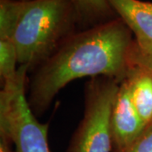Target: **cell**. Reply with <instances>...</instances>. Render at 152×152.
Here are the masks:
<instances>
[{"mask_svg": "<svg viewBox=\"0 0 152 152\" xmlns=\"http://www.w3.org/2000/svg\"><path fill=\"white\" fill-rule=\"evenodd\" d=\"M134 43L133 33L120 18L77 31L31 72L27 100L34 114H43L58 94L77 79L104 76L124 80L134 65Z\"/></svg>", "mask_w": 152, "mask_h": 152, "instance_id": "cell-1", "label": "cell"}, {"mask_svg": "<svg viewBox=\"0 0 152 152\" xmlns=\"http://www.w3.org/2000/svg\"><path fill=\"white\" fill-rule=\"evenodd\" d=\"M79 31L69 0H27L13 42L20 65L34 71Z\"/></svg>", "mask_w": 152, "mask_h": 152, "instance_id": "cell-2", "label": "cell"}, {"mask_svg": "<svg viewBox=\"0 0 152 152\" xmlns=\"http://www.w3.org/2000/svg\"><path fill=\"white\" fill-rule=\"evenodd\" d=\"M29 67L20 65L15 79L2 85L0 91V132L5 134L15 152H51L49 124H42L28 103Z\"/></svg>", "mask_w": 152, "mask_h": 152, "instance_id": "cell-3", "label": "cell"}, {"mask_svg": "<svg viewBox=\"0 0 152 152\" xmlns=\"http://www.w3.org/2000/svg\"><path fill=\"white\" fill-rule=\"evenodd\" d=\"M120 83L91 78L85 86V110L66 152H113L111 113Z\"/></svg>", "mask_w": 152, "mask_h": 152, "instance_id": "cell-4", "label": "cell"}, {"mask_svg": "<svg viewBox=\"0 0 152 152\" xmlns=\"http://www.w3.org/2000/svg\"><path fill=\"white\" fill-rule=\"evenodd\" d=\"M110 124L113 152L124 151L129 146L145 129L133 104L126 80L120 83L116 94Z\"/></svg>", "mask_w": 152, "mask_h": 152, "instance_id": "cell-5", "label": "cell"}, {"mask_svg": "<svg viewBox=\"0 0 152 152\" xmlns=\"http://www.w3.org/2000/svg\"><path fill=\"white\" fill-rule=\"evenodd\" d=\"M118 18L134 36L133 53L152 55V2L141 0H107Z\"/></svg>", "mask_w": 152, "mask_h": 152, "instance_id": "cell-6", "label": "cell"}, {"mask_svg": "<svg viewBox=\"0 0 152 152\" xmlns=\"http://www.w3.org/2000/svg\"><path fill=\"white\" fill-rule=\"evenodd\" d=\"M125 80L133 104L146 127L152 124V69L134 64Z\"/></svg>", "mask_w": 152, "mask_h": 152, "instance_id": "cell-7", "label": "cell"}, {"mask_svg": "<svg viewBox=\"0 0 152 152\" xmlns=\"http://www.w3.org/2000/svg\"><path fill=\"white\" fill-rule=\"evenodd\" d=\"M75 10L79 31L118 18L107 0H69Z\"/></svg>", "mask_w": 152, "mask_h": 152, "instance_id": "cell-8", "label": "cell"}, {"mask_svg": "<svg viewBox=\"0 0 152 152\" xmlns=\"http://www.w3.org/2000/svg\"><path fill=\"white\" fill-rule=\"evenodd\" d=\"M27 0H0V40L13 41Z\"/></svg>", "mask_w": 152, "mask_h": 152, "instance_id": "cell-9", "label": "cell"}, {"mask_svg": "<svg viewBox=\"0 0 152 152\" xmlns=\"http://www.w3.org/2000/svg\"><path fill=\"white\" fill-rule=\"evenodd\" d=\"M18 68V55L14 42L0 40V78L2 85L15 78Z\"/></svg>", "mask_w": 152, "mask_h": 152, "instance_id": "cell-10", "label": "cell"}, {"mask_svg": "<svg viewBox=\"0 0 152 152\" xmlns=\"http://www.w3.org/2000/svg\"><path fill=\"white\" fill-rule=\"evenodd\" d=\"M117 152H152V124L145 127L140 135L129 146Z\"/></svg>", "mask_w": 152, "mask_h": 152, "instance_id": "cell-11", "label": "cell"}, {"mask_svg": "<svg viewBox=\"0 0 152 152\" xmlns=\"http://www.w3.org/2000/svg\"><path fill=\"white\" fill-rule=\"evenodd\" d=\"M0 152H15L9 137L2 132H0Z\"/></svg>", "mask_w": 152, "mask_h": 152, "instance_id": "cell-12", "label": "cell"}, {"mask_svg": "<svg viewBox=\"0 0 152 152\" xmlns=\"http://www.w3.org/2000/svg\"><path fill=\"white\" fill-rule=\"evenodd\" d=\"M132 61H133V64L145 66L152 69V55L148 57H137L134 56V53H132Z\"/></svg>", "mask_w": 152, "mask_h": 152, "instance_id": "cell-13", "label": "cell"}]
</instances>
